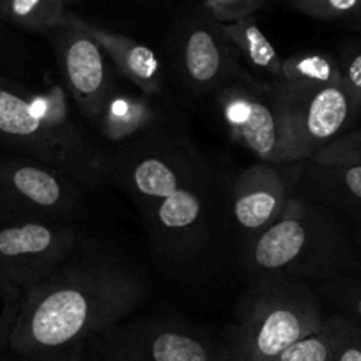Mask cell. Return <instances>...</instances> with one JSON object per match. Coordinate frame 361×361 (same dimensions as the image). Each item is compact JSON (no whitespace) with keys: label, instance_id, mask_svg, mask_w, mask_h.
<instances>
[{"label":"cell","instance_id":"1","mask_svg":"<svg viewBox=\"0 0 361 361\" xmlns=\"http://www.w3.org/2000/svg\"><path fill=\"white\" fill-rule=\"evenodd\" d=\"M147 296L144 279L103 243L82 238L22 301L9 349L23 361H82L106 329Z\"/></svg>","mask_w":361,"mask_h":361},{"label":"cell","instance_id":"2","mask_svg":"<svg viewBox=\"0 0 361 361\" xmlns=\"http://www.w3.org/2000/svg\"><path fill=\"white\" fill-rule=\"evenodd\" d=\"M239 250L250 282L294 279L317 286L361 269V255L342 218L298 197L275 224Z\"/></svg>","mask_w":361,"mask_h":361},{"label":"cell","instance_id":"3","mask_svg":"<svg viewBox=\"0 0 361 361\" xmlns=\"http://www.w3.org/2000/svg\"><path fill=\"white\" fill-rule=\"evenodd\" d=\"M0 140L23 156L69 173L83 186H98L109 179V152L73 119L68 94L59 85L27 92L0 78Z\"/></svg>","mask_w":361,"mask_h":361},{"label":"cell","instance_id":"4","mask_svg":"<svg viewBox=\"0 0 361 361\" xmlns=\"http://www.w3.org/2000/svg\"><path fill=\"white\" fill-rule=\"evenodd\" d=\"M227 345L234 361H273L298 340L324 328L321 296L294 279L250 282Z\"/></svg>","mask_w":361,"mask_h":361},{"label":"cell","instance_id":"5","mask_svg":"<svg viewBox=\"0 0 361 361\" xmlns=\"http://www.w3.org/2000/svg\"><path fill=\"white\" fill-rule=\"evenodd\" d=\"M211 173L202 152L180 130L161 124L109 152V179L142 211Z\"/></svg>","mask_w":361,"mask_h":361},{"label":"cell","instance_id":"6","mask_svg":"<svg viewBox=\"0 0 361 361\" xmlns=\"http://www.w3.org/2000/svg\"><path fill=\"white\" fill-rule=\"evenodd\" d=\"M85 213L83 185L29 158H0V224H76Z\"/></svg>","mask_w":361,"mask_h":361},{"label":"cell","instance_id":"7","mask_svg":"<svg viewBox=\"0 0 361 361\" xmlns=\"http://www.w3.org/2000/svg\"><path fill=\"white\" fill-rule=\"evenodd\" d=\"M106 361H234L227 342L172 319H133L106 329L89 345Z\"/></svg>","mask_w":361,"mask_h":361},{"label":"cell","instance_id":"8","mask_svg":"<svg viewBox=\"0 0 361 361\" xmlns=\"http://www.w3.org/2000/svg\"><path fill=\"white\" fill-rule=\"evenodd\" d=\"M216 213L213 172L193 179L142 211L154 255L172 267L186 266L204 252Z\"/></svg>","mask_w":361,"mask_h":361},{"label":"cell","instance_id":"9","mask_svg":"<svg viewBox=\"0 0 361 361\" xmlns=\"http://www.w3.org/2000/svg\"><path fill=\"white\" fill-rule=\"evenodd\" d=\"M82 232L76 224H0V298L18 301L68 259Z\"/></svg>","mask_w":361,"mask_h":361},{"label":"cell","instance_id":"10","mask_svg":"<svg viewBox=\"0 0 361 361\" xmlns=\"http://www.w3.org/2000/svg\"><path fill=\"white\" fill-rule=\"evenodd\" d=\"M214 96L232 140L259 161L283 163V110L275 82L243 69Z\"/></svg>","mask_w":361,"mask_h":361},{"label":"cell","instance_id":"11","mask_svg":"<svg viewBox=\"0 0 361 361\" xmlns=\"http://www.w3.org/2000/svg\"><path fill=\"white\" fill-rule=\"evenodd\" d=\"M275 85L283 110V163L312 159L360 112L342 83L322 89Z\"/></svg>","mask_w":361,"mask_h":361},{"label":"cell","instance_id":"12","mask_svg":"<svg viewBox=\"0 0 361 361\" xmlns=\"http://www.w3.org/2000/svg\"><path fill=\"white\" fill-rule=\"evenodd\" d=\"M173 61L180 82L195 94H216L243 71L241 55L225 34L224 23L204 9L176 25Z\"/></svg>","mask_w":361,"mask_h":361},{"label":"cell","instance_id":"13","mask_svg":"<svg viewBox=\"0 0 361 361\" xmlns=\"http://www.w3.org/2000/svg\"><path fill=\"white\" fill-rule=\"evenodd\" d=\"M48 36L55 47L69 98L85 121L96 126L103 103L116 87L110 57L73 13H66Z\"/></svg>","mask_w":361,"mask_h":361},{"label":"cell","instance_id":"14","mask_svg":"<svg viewBox=\"0 0 361 361\" xmlns=\"http://www.w3.org/2000/svg\"><path fill=\"white\" fill-rule=\"evenodd\" d=\"M293 197V163L259 161L238 173L231 188V216L239 248L275 224Z\"/></svg>","mask_w":361,"mask_h":361},{"label":"cell","instance_id":"15","mask_svg":"<svg viewBox=\"0 0 361 361\" xmlns=\"http://www.w3.org/2000/svg\"><path fill=\"white\" fill-rule=\"evenodd\" d=\"M293 195L361 225V166L293 163Z\"/></svg>","mask_w":361,"mask_h":361},{"label":"cell","instance_id":"16","mask_svg":"<svg viewBox=\"0 0 361 361\" xmlns=\"http://www.w3.org/2000/svg\"><path fill=\"white\" fill-rule=\"evenodd\" d=\"M83 29L94 37L121 75L130 80L140 92L156 96L163 90V71L159 59L152 48L124 34L99 27L80 18Z\"/></svg>","mask_w":361,"mask_h":361},{"label":"cell","instance_id":"17","mask_svg":"<svg viewBox=\"0 0 361 361\" xmlns=\"http://www.w3.org/2000/svg\"><path fill=\"white\" fill-rule=\"evenodd\" d=\"M161 124H165V121L151 96L114 87L103 103L96 128L109 142L124 144L156 130Z\"/></svg>","mask_w":361,"mask_h":361},{"label":"cell","instance_id":"18","mask_svg":"<svg viewBox=\"0 0 361 361\" xmlns=\"http://www.w3.org/2000/svg\"><path fill=\"white\" fill-rule=\"evenodd\" d=\"M224 30L238 48L239 55L260 75L267 76L269 82H280L282 78L283 59L273 47L269 37L257 23L255 16H248L234 23H224Z\"/></svg>","mask_w":361,"mask_h":361},{"label":"cell","instance_id":"19","mask_svg":"<svg viewBox=\"0 0 361 361\" xmlns=\"http://www.w3.org/2000/svg\"><path fill=\"white\" fill-rule=\"evenodd\" d=\"M280 82L305 89H322L342 83V71L335 57L324 51H300L283 59Z\"/></svg>","mask_w":361,"mask_h":361},{"label":"cell","instance_id":"20","mask_svg":"<svg viewBox=\"0 0 361 361\" xmlns=\"http://www.w3.org/2000/svg\"><path fill=\"white\" fill-rule=\"evenodd\" d=\"M64 0H4L0 18L36 32H50L68 13Z\"/></svg>","mask_w":361,"mask_h":361},{"label":"cell","instance_id":"21","mask_svg":"<svg viewBox=\"0 0 361 361\" xmlns=\"http://www.w3.org/2000/svg\"><path fill=\"white\" fill-rule=\"evenodd\" d=\"M333 361H361V322L343 314L326 317Z\"/></svg>","mask_w":361,"mask_h":361},{"label":"cell","instance_id":"22","mask_svg":"<svg viewBox=\"0 0 361 361\" xmlns=\"http://www.w3.org/2000/svg\"><path fill=\"white\" fill-rule=\"evenodd\" d=\"M290 8L322 22H340L356 27L361 16V0H289Z\"/></svg>","mask_w":361,"mask_h":361},{"label":"cell","instance_id":"23","mask_svg":"<svg viewBox=\"0 0 361 361\" xmlns=\"http://www.w3.org/2000/svg\"><path fill=\"white\" fill-rule=\"evenodd\" d=\"M319 296L338 307V314L361 322V279L343 275L314 286Z\"/></svg>","mask_w":361,"mask_h":361},{"label":"cell","instance_id":"24","mask_svg":"<svg viewBox=\"0 0 361 361\" xmlns=\"http://www.w3.org/2000/svg\"><path fill=\"white\" fill-rule=\"evenodd\" d=\"M312 159L317 163H324V165L361 166V128L336 137Z\"/></svg>","mask_w":361,"mask_h":361},{"label":"cell","instance_id":"25","mask_svg":"<svg viewBox=\"0 0 361 361\" xmlns=\"http://www.w3.org/2000/svg\"><path fill=\"white\" fill-rule=\"evenodd\" d=\"M273 361H333L331 340H329L326 326L321 331L312 333L294 342Z\"/></svg>","mask_w":361,"mask_h":361},{"label":"cell","instance_id":"26","mask_svg":"<svg viewBox=\"0 0 361 361\" xmlns=\"http://www.w3.org/2000/svg\"><path fill=\"white\" fill-rule=\"evenodd\" d=\"M264 0H204L202 9L220 23H234L253 16Z\"/></svg>","mask_w":361,"mask_h":361},{"label":"cell","instance_id":"27","mask_svg":"<svg viewBox=\"0 0 361 361\" xmlns=\"http://www.w3.org/2000/svg\"><path fill=\"white\" fill-rule=\"evenodd\" d=\"M342 71V85L347 94L361 110V47H349L338 61Z\"/></svg>","mask_w":361,"mask_h":361},{"label":"cell","instance_id":"28","mask_svg":"<svg viewBox=\"0 0 361 361\" xmlns=\"http://www.w3.org/2000/svg\"><path fill=\"white\" fill-rule=\"evenodd\" d=\"M20 307H22V303H18V301H6L4 303V310L0 314V353L4 349H9V336L15 328Z\"/></svg>","mask_w":361,"mask_h":361},{"label":"cell","instance_id":"29","mask_svg":"<svg viewBox=\"0 0 361 361\" xmlns=\"http://www.w3.org/2000/svg\"><path fill=\"white\" fill-rule=\"evenodd\" d=\"M353 241H354V245H356L357 252H360V255H361V225L357 227V231L353 234Z\"/></svg>","mask_w":361,"mask_h":361},{"label":"cell","instance_id":"30","mask_svg":"<svg viewBox=\"0 0 361 361\" xmlns=\"http://www.w3.org/2000/svg\"><path fill=\"white\" fill-rule=\"evenodd\" d=\"M354 29H356L357 32H361V16H360V20H357V23H356V27H354Z\"/></svg>","mask_w":361,"mask_h":361},{"label":"cell","instance_id":"31","mask_svg":"<svg viewBox=\"0 0 361 361\" xmlns=\"http://www.w3.org/2000/svg\"><path fill=\"white\" fill-rule=\"evenodd\" d=\"M66 4H71V2H75V0H64Z\"/></svg>","mask_w":361,"mask_h":361},{"label":"cell","instance_id":"32","mask_svg":"<svg viewBox=\"0 0 361 361\" xmlns=\"http://www.w3.org/2000/svg\"><path fill=\"white\" fill-rule=\"evenodd\" d=\"M96 361H106V360H103V357H96Z\"/></svg>","mask_w":361,"mask_h":361},{"label":"cell","instance_id":"33","mask_svg":"<svg viewBox=\"0 0 361 361\" xmlns=\"http://www.w3.org/2000/svg\"><path fill=\"white\" fill-rule=\"evenodd\" d=\"M2 4H4V0H0V6H2Z\"/></svg>","mask_w":361,"mask_h":361}]
</instances>
